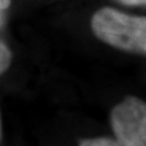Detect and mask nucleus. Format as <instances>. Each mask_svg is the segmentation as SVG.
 Instances as JSON below:
<instances>
[{"label":"nucleus","mask_w":146,"mask_h":146,"mask_svg":"<svg viewBox=\"0 0 146 146\" xmlns=\"http://www.w3.org/2000/svg\"><path fill=\"white\" fill-rule=\"evenodd\" d=\"M91 28L98 39L111 48L146 56V16L104 7L93 14Z\"/></svg>","instance_id":"obj_1"},{"label":"nucleus","mask_w":146,"mask_h":146,"mask_svg":"<svg viewBox=\"0 0 146 146\" xmlns=\"http://www.w3.org/2000/svg\"><path fill=\"white\" fill-rule=\"evenodd\" d=\"M116 139L128 146H146V102L128 95L110 115Z\"/></svg>","instance_id":"obj_2"},{"label":"nucleus","mask_w":146,"mask_h":146,"mask_svg":"<svg viewBox=\"0 0 146 146\" xmlns=\"http://www.w3.org/2000/svg\"><path fill=\"white\" fill-rule=\"evenodd\" d=\"M78 146H128L120 142L117 139L111 137H93V139H86L79 143Z\"/></svg>","instance_id":"obj_3"},{"label":"nucleus","mask_w":146,"mask_h":146,"mask_svg":"<svg viewBox=\"0 0 146 146\" xmlns=\"http://www.w3.org/2000/svg\"><path fill=\"white\" fill-rule=\"evenodd\" d=\"M11 51L3 42L0 41V75L9 67L11 63Z\"/></svg>","instance_id":"obj_4"},{"label":"nucleus","mask_w":146,"mask_h":146,"mask_svg":"<svg viewBox=\"0 0 146 146\" xmlns=\"http://www.w3.org/2000/svg\"><path fill=\"white\" fill-rule=\"evenodd\" d=\"M116 1L129 7H146V0H116Z\"/></svg>","instance_id":"obj_5"},{"label":"nucleus","mask_w":146,"mask_h":146,"mask_svg":"<svg viewBox=\"0 0 146 146\" xmlns=\"http://www.w3.org/2000/svg\"><path fill=\"white\" fill-rule=\"evenodd\" d=\"M11 0H0V10H5L10 5Z\"/></svg>","instance_id":"obj_6"},{"label":"nucleus","mask_w":146,"mask_h":146,"mask_svg":"<svg viewBox=\"0 0 146 146\" xmlns=\"http://www.w3.org/2000/svg\"><path fill=\"white\" fill-rule=\"evenodd\" d=\"M1 136H2V125H1V117H0V141H1Z\"/></svg>","instance_id":"obj_7"},{"label":"nucleus","mask_w":146,"mask_h":146,"mask_svg":"<svg viewBox=\"0 0 146 146\" xmlns=\"http://www.w3.org/2000/svg\"><path fill=\"white\" fill-rule=\"evenodd\" d=\"M2 22H3V19H2V14H1V10H0V26H1Z\"/></svg>","instance_id":"obj_8"}]
</instances>
